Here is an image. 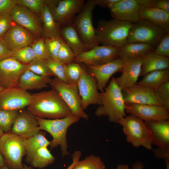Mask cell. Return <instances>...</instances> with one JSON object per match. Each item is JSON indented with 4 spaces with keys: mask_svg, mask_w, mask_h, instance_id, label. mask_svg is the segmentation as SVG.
I'll list each match as a JSON object with an SVG mask.
<instances>
[{
    "mask_svg": "<svg viewBox=\"0 0 169 169\" xmlns=\"http://www.w3.org/2000/svg\"><path fill=\"white\" fill-rule=\"evenodd\" d=\"M140 5L147 7L155 8L169 13V0H136Z\"/></svg>",
    "mask_w": 169,
    "mask_h": 169,
    "instance_id": "43",
    "label": "cell"
},
{
    "mask_svg": "<svg viewBox=\"0 0 169 169\" xmlns=\"http://www.w3.org/2000/svg\"><path fill=\"white\" fill-rule=\"evenodd\" d=\"M12 57L20 62L27 64L36 59L35 53L30 46H28L13 51Z\"/></svg>",
    "mask_w": 169,
    "mask_h": 169,
    "instance_id": "38",
    "label": "cell"
},
{
    "mask_svg": "<svg viewBox=\"0 0 169 169\" xmlns=\"http://www.w3.org/2000/svg\"><path fill=\"white\" fill-rule=\"evenodd\" d=\"M142 65L140 76L154 71L169 69V58L149 52L141 57Z\"/></svg>",
    "mask_w": 169,
    "mask_h": 169,
    "instance_id": "26",
    "label": "cell"
},
{
    "mask_svg": "<svg viewBox=\"0 0 169 169\" xmlns=\"http://www.w3.org/2000/svg\"><path fill=\"white\" fill-rule=\"evenodd\" d=\"M36 117L40 130L47 131L53 137L49 145L50 148L53 149L60 146L63 157L69 155L67 140V130L72 125L77 123L80 118L72 114L63 118L54 119Z\"/></svg>",
    "mask_w": 169,
    "mask_h": 169,
    "instance_id": "4",
    "label": "cell"
},
{
    "mask_svg": "<svg viewBox=\"0 0 169 169\" xmlns=\"http://www.w3.org/2000/svg\"><path fill=\"white\" fill-rule=\"evenodd\" d=\"M97 5L110 9L119 0H96Z\"/></svg>",
    "mask_w": 169,
    "mask_h": 169,
    "instance_id": "51",
    "label": "cell"
},
{
    "mask_svg": "<svg viewBox=\"0 0 169 169\" xmlns=\"http://www.w3.org/2000/svg\"><path fill=\"white\" fill-rule=\"evenodd\" d=\"M16 4V0H0V14L10 13Z\"/></svg>",
    "mask_w": 169,
    "mask_h": 169,
    "instance_id": "47",
    "label": "cell"
},
{
    "mask_svg": "<svg viewBox=\"0 0 169 169\" xmlns=\"http://www.w3.org/2000/svg\"><path fill=\"white\" fill-rule=\"evenodd\" d=\"M26 139L10 132L0 138V153L9 169H24L22 160L26 155Z\"/></svg>",
    "mask_w": 169,
    "mask_h": 169,
    "instance_id": "6",
    "label": "cell"
},
{
    "mask_svg": "<svg viewBox=\"0 0 169 169\" xmlns=\"http://www.w3.org/2000/svg\"><path fill=\"white\" fill-rule=\"evenodd\" d=\"M105 165L98 156L91 154L79 160L72 169H105Z\"/></svg>",
    "mask_w": 169,
    "mask_h": 169,
    "instance_id": "33",
    "label": "cell"
},
{
    "mask_svg": "<svg viewBox=\"0 0 169 169\" xmlns=\"http://www.w3.org/2000/svg\"><path fill=\"white\" fill-rule=\"evenodd\" d=\"M132 23L113 19L99 21L95 32L100 44L119 48L128 43Z\"/></svg>",
    "mask_w": 169,
    "mask_h": 169,
    "instance_id": "3",
    "label": "cell"
},
{
    "mask_svg": "<svg viewBox=\"0 0 169 169\" xmlns=\"http://www.w3.org/2000/svg\"><path fill=\"white\" fill-rule=\"evenodd\" d=\"M82 72L77 85L81 99V106L84 110L91 105H101L97 81L81 65Z\"/></svg>",
    "mask_w": 169,
    "mask_h": 169,
    "instance_id": "11",
    "label": "cell"
},
{
    "mask_svg": "<svg viewBox=\"0 0 169 169\" xmlns=\"http://www.w3.org/2000/svg\"><path fill=\"white\" fill-rule=\"evenodd\" d=\"M118 123L122 127L127 141L133 146H142L148 150L152 149L151 134L144 121L130 114L121 119Z\"/></svg>",
    "mask_w": 169,
    "mask_h": 169,
    "instance_id": "5",
    "label": "cell"
},
{
    "mask_svg": "<svg viewBox=\"0 0 169 169\" xmlns=\"http://www.w3.org/2000/svg\"><path fill=\"white\" fill-rule=\"evenodd\" d=\"M27 69L40 76L55 77L49 69L45 62L36 58L27 64Z\"/></svg>",
    "mask_w": 169,
    "mask_h": 169,
    "instance_id": "36",
    "label": "cell"
},
{
    "mask_svg": "<svg viewBox=\"0 0 169 169\" xmlns=\"http://www.w3.org/2000/svg\"><path fill=\"white\" fill-rule=\"evenodd\" d=\"M116 169H130V168L128 164H121L118 165Z\"/></svg>",
    "mask_w": 169,
    "mask_h": 169,
    "instance_id": "53",
    "label": "cell"
},
{
    "mask_svg": "<svg viewBox=\"0 0 169 169\" xmlns=\"http://www.w3.org/2000/svg\"><path fill=\"white\" fill-rule=\"evenodd\" d=\"M13 21L9 13L0 14V38L8 31Z\"/></svg>",
    "mask_w": 169,
    "mask_h": 169,
    "instance_id": "46",
    "label": "cell"
},
{
    "mask_svg": "<svg viewBox=\"0 0 169 169\" xmlns=\"http://www.w3.org/2000/svg\"><path fill=\"white\" fill-rule=\"evenodd\" d=\"M51 77L37 75L26 69L21 75L17 87L24 90H38L47 87Z\"/></svg>",
    "mask_w": 169,
    "mask_h": 169,
    "instance_id": "25",
    "label": "cell"
},
{
    "mask_svg": "<svg viewBox=\"0 0 169 169\" xmlns=\"http://www.w3.org/2000/svg\"><path fill=\"white\" fill-rule=\"evenodd\" d=\"M63 41L60 36L45 38L46 47L50 58L58 59V52Z\"/></svg>",
    "mask_w": 169,
    "mask_h": 169,
    "instance_id": "39",
    "label": "cell"
},
{
    "mask_svg": "<svg viewBox=\"0 0 169 169\" xmlns=\"http://www.w3.org/2000/svg\"><path fill=\"white\" fill-rule=\"evenodd\" d=\"M4 133V132L0 128V138L2 136V135H3V134Z\"/></svg>",
    "mask_w": 169,
    "mask_h": 169,
    "instance_id": "57",
    "label": "cell"
},
{
    "mask_svg": "<svg viewBox=\"0 0 169 169\" xmlns=\"http://www.w3.org/2000/svg\"><path fill=\"white\" fill-rule=\"evenodd\" d=\"M85 3L84 0H60L51 10L55 21L59 24L65 25L71 24L75 15L81 10Z\"/></svg>",
    "mask_w": 169,
    "mask_h": 169,
    "instance_id": "19",
    "label": "cell"
},
{
    "mask_svg": "<svg viewBox=\"0 0 169 169\" xmlns=\"http://www.w3.org/2000/svg\"><path fill=\"white\" fill-rule=\"evenodd\" d=\"M124 59L119 58L106 63L97 65H87L89 74L96 80L98 88L103 92L111 77L115 73L121 71Z\"/></svg>",
    "mask_w": 169,
    "mask_h": 169,
    "instance_id": "14",
    "label": "cell"
},
{
    "mask_svg": "<svg viewBox=\"0 0 169 169\" xmlns=\"http://www.w3.org/2000/svg\"><path fill=\"white\" fill-rule=\"evenodd\" d=\"M139 9L136 0H119L110 10L113 19L133 23L140 19Z\"/></svg>",
    "mask_w": 169,
    "mask_h": 169,
    "instance_id": "22",
    "label": "cell"
},
{
    "mask_svg": "<svg viewBox=\"0 0 169 169\" xmlns=\"http://www.w3.org/2000/svg\"><path fill=\"white\" fill-rule=\"evenodd\" d=\"M13 51L8 48L2 38H0V61L12 57Z\"/></svg>",
    "mask_w": 169,
    "mask_h": 169,
    "instance_id": "48",
    "label": "cell"
},
{
    "mask_svg": "<svg viewBox=\"0 0 169 169\" xmlns=\"http://www.w3.org/2000/svg\"><path fill=\"white\" fill-rule=\"evenodd\" d=\"M45 134L44 132L40 130L36 135L26 139V157L25 161L27 163L38 149L49 146L50 141L46 138Z\"/></svg>",
    "mask_w": 169,
    "mask_h": 169,
    "instance_id": "31",
    "label": "cell"
},
{
    "mask_svg": "<svg viewBox=\"0 0 169 169\" xmlns=\"http://www.w3.org/2000/svg\"><path fill=\"white\" fill-rule=\"evenodd\" d=\"M155 92L162 100L164 107L169 111V81L162 84L155 90Z\"/></svg>",
    "mask_w": 169,
    "mask_h": 169,
    "instance_id": "44",
    "label": "cell"
},
{
    "mask_svg": "<svg viewBox=\"0 0 169 169\" xmlns=\"http://www.w3.org/2000/svg\"><path fill=\"white\" fill-rule=\"evenodd\" d=\"M154 52L160 55L169 57V33H166L162 38Z\"/></svg>",
    "mask_w": 169,
    "mask_h": 169,
    "instance_id": "45",
    "label": "cell"
},
{
    "mask_svg": "<svg viewBox=\"0 0 169 169\" xmlns=\"http://www.w3.org/2000/svg\"><path fill=\"white\" fill-rule=\"evenodd\" d=\"M124 60L121 75L115 78L116 83L122 90L136 84L142 65L141 57H130Z\"/></svg>",
    "mask_w": 169,
    "mask_h": 169,
    "instance_id": "17",
    "label": "cell"
},
{
    "mask_svg": "<svg viewBox=\"0 0 169 169\" xmlns=\"http://www.w3.org/2000/svg\"><path fill=\"white\" fill-rule=\"evenodd\" d=\"M143 76L142 79L136 84L155 90L163 84L169 81V69L151 71Z\"/></svg>",
    "mask_w": 169,
    "mask_h": 169,
    "instance_id": "29",
    "label": "cell"
},
{
    "mask_svg": "<svg viewBox=\"0 0 169 169\" xmlns=\"http://www.w3.org/2000/svg\"><path fill=\"white\" fill-rule=\"evenodd\" d=\"M145 122L151 134L152 145L169 147V120Z\"/></svg>",
    "mask_w": 169,
    "mask_h": 169,
    "instance_id": "23",
    "label": "cell"
},
{
    "mask_svg": "<svg viewBox=\"0 0 169 169\" xmlns=\"http://www.w3.org/2000/svg\"><path fill=\"white\" fill-rule=\"evenodd\" d=\"M154 48L148 44L128 43L119 49L118 56L122 59L130 57H142L149 52L154 51Z\"/></svg>",
    "mask_w": 169,
    "mask_h": 169,
    "instance_id": "28",
    "label": "cell"
},
{
    "mask_svg": "<svg viewBox=\"0 0 169 169\" xmlns=\"http://www.w3.org/2000/svg\"><path fill=\"white\" fill-rule=\"evenodd\" d=\"M27 109L35 116L46 119L61 118L72 114L61 96L53 89L32 94Z\"/></svg>",
    "mask_w": 169,
    "mask_h": 169,
    "instance_id": "1",
    "label": "cell"
},
{
    "mask_svg": "<svg viewBox=\"0 0 169 169\" xmlns=\"http://www.w3.org/2000/svg\"><path fill=\"white\" fill-rule=\"evenodd\" d=\"M2 38L12 51L29 46L35 40L33 34L17 24H12Z\"/></svg>",
    "mask_w": 169,
    "mask_h": 169,
    "instance_id": "20",
    "label": "cell"
},
{
    "mask_svg": "<svg viewBox=\"0 0 169 169\" xmlns=\"http://www.w3.org/2000/svg\"><path fill=\"white\" fill-rule=\"evenodd\" d=\"M104 89L100 93L101 104L96 109L95 114L98 117L107 116L110 122L118 123L121 119L126 116L122 90L113 77Z\"/></svg>",
    "mask_w": 169,
    "mask_h": 169,
    "instance_id": "2",
    "label": "cell"
},
{
    "mask_svg": "<svg viewBox=\"0 0 169 169\" xmlns=\"http://www.w3.org/2000/svg\"><path fill=\"white\" fill-rule=\"evenodd\" d=\"M4 89V88L0 87V92H1Z\"/></svg>",
    "mask_w": 169,
    "mask_h": 169,
    "instance_id": "58",
    "label": "cell"
},
{
    "mask_svg": "<svg viewBox=\"0 0 169 169\" xmlns=\"http://www.w3.org/2000/svg\"><path fill=\"white\" fill-rule=\"evenodd\" d=\"M144 165L141 161H138L134 163L131 166V169H143Z\"/></svg>",
    "mask_w": 169,
    "mask_h": 169,
    "instance_id": "52",
    "label": "cell"
},
{
    "mask_svg": "<svg viewBox=\"0 0 169 169\" xmlns=\"http://www.w3.org/2000/svg\"><path fill=\"white\" fill-rule=\"evenodd\" d=\"M41 16L43 24V31L46 37L60 36L59 24L54 19L50 8L45 4Z\"/></svg>",
    "mask_w": 169,
    "mask_h": 169,
    "instance_id": "30",
    "label": "cell"
},
{
    "mask_svg": "<svg viewBox=\"0 0 169 169\" xmlns=\"http://www.w3.org/2000/svg\"><path fill=\"white\" fill-rule=\"evenodd\" d=\"M166 33L162 28L149 21L140 19L132 23L128 37V43L145 44L155 49Z\"/></svg>",
    "mask_w": 169,
    "mask_h": 169,
    "instance_id": "8",
    "label": "cell"
},
{
    "mask_svg": "<svg viewBox=\"0 0 169 169\" xmlns=\"http://www.w3.org/2000/svg\"><path fill=\"white\" fill-rule=\"evenodd\" d=\"M81 154V152L79 151H75L72 155V162L71 164L66 169H72L78 161L79 160ZM24 169H33L31 166H28L25 164H23Z\"/></svg>",
    "mask_w": 169,
    "mask_h": 169,
    "instance_id": "50",
    "label": "cell"
},
{
    "mask_svg": "<svg viewBox=\"0 0 169 169\" xmlns=\"http://www.w3.org/2000/svg\"><path fill=\"white\" fill-rule=\"evenodd\" d=\"M49 84L61 96L72 114L86 120L89 119L88 115L82 109L77 84H70L55 77L52 79Z\"/></svg>",
    "mask_w": 169,
    "mask_h": 169,
    "instance_id": "9",
    "label": "cell"
},
{
    "mask_svg": "<svg viewBox=\"0 0 169 169\" xmlns=\"http://www.w3.org/2000/svg\"><path fill=\"white\" fill-rule=\"evenodd\" d=\"M55 160L47 147H43L38 149L27 163L33 167L42 169L53 163Z\"/></svg>",
    "mask_w": 169,
    "mask_h": 169,
    "instance_id": "32",
    "label": "cell"
},
{
    "mask_svg": "<svg viewBox=\"0 0 169 169\" xmlns=\"http://www.w3.org/2000/svg\"><path fill=\"white\" fill-rule=\"evenodd\" d=\"M32 94L18 87L4 89L0 92V109L21 110L29 104Z\"/></svg>",
    "mask_w": 169,
    "mask_h": 169,
    "instance_id": "13",
    "label": "cell"
},
{
    "mask_svg": "<svg viewBox=\"0 0 169 169\" xmlns=\"http://www.w3.org/2000/svg\"><path fill=\"white\" fill-rule=\"evenodd\" d=\"M125 111L144 122L168 120L169 112L163 106L153 104H125Z\"/></svg>",
    "mask_w": 169,
    "mask_h": 169,
    "instance_id": "15",
    "label": "cell"
},
{
    "mask_svg": "<svg viewBox=\"0 0 169 169\" xmlns=\"http://www.w3.org/2000/svg\"><path fill=\"white\" fill-rule=\"evenodd\" d=\"M61 33L64 41L72 50L76 56L87 50L73 24L65 25Z\"/></svg>",
    "mask_w": 169,
    "mask_h": 169,
    "instance_id": "27",
    "label": "cell"
},
{
    "mask_svg": "<svg viewBox=\"0 0 169 169\" xmlns=\"http://www.w3.org/2000/svg\"><path fill=\"white\" fill-rule=\"evenodd\" d=\"M119 49L108 46L97 45L76 56L74 62L87 65L102 64L119 58Z\"/></svg>",
    "mask_w": 169,
    "mask_h": 169,
    "instance_id": "10",
    "label": "cell"
},
{
    "mask_svg": "<svg viewBox=\"0 0 169 169\" xmlns=\"http://www.w3.org/2000/svg\"><path fill=\"white\" fill-rule=\"evenodd\" d=\"M27 69V64L13 57L0 61V87L7 89L17 87L21 75Z\"/></svg>",
    "mask_w": 169,
    "mask_h": 169,
    "instance_id": "12",
    "label": "cell"
},
{
    "mask_svg": "<svg viewBox=\"0 0 169 169\" xmlns=\"http://www.w3.org/2000/svg\"><path fill=\"white\" fill-rule=\"evenodd\" d=\"M166 163V169H169V160H165Z\"/></svg>",
    "mask_w": 169,
    "mask_h": 169,
    "instance_id": "55",
    "label": "cell"
},
{
    "mask_svg": "<svg viewBox=\"0 0 169 169\" xmlns=\"http://www.w3.org/2000/svg\"><path fill=\"white\" fill-rule=\"evenodd\" d=\"M0 169H9L8 167L6 165H5L4 166L0 167Z\"/></svg>",
    "mask_w": 169,
    "mask_h": 169,
    "instance_id": "56",
    "label": "cell"
},
{
    "mask_svg": "<svg viewBox=\"0 0 169 169\" xmlns=\"http://www.w3.org/2000/svg\"><path fill=\"white\" fill-rule=\"evenodd\" d=\"M44 61L49 69L55 77L64 82L68 84L65 74V64L58 59H54L50 57Z\"/></svg>",
    "mask_w": 169,
    "mask_h": 169,
    "instance_id": "35",
    "label": "cell"
},
{
    "mask_svg": "<svg viewBox=\"0 0 169 169\" xmlns=\"http://www.w3.org/2000/svg\"><path fill=\"white\" fill-rule=\"evenodd\" d=\"M6 165L3 156L0 153V167H2Z\"/></svg>",
    "mask_w": 169,
    "mask_h": 169,
    "instance_id": "54",
    "label": "cell"
},
{
    "mask_svg": "<svg viewBox=\"0 0 169 169\" xmlns=\"http://www.w3.org/2000/svg\"><path fill=\"white\" fill-rule=\"evenodd\" d=\"M76 56L70 47L63 41L58 55V59L65 64L74 62Z\"/></svg>",
    "mask_w": 169,
    "mask_h": 169,
    "instance_id": "40",
    "label": "cell"
},
{
    "mask_svg": "<svg viewBox=\"0 0 169 169\" xmlns=\"http://www.w3.org/2000/svg\"><path fill=\"white\" fill-rule=\"evenodd\" d=\"M97 5L96 0L85 2L73 24L87 50L100 44L92 21L93 11Z\"/></svg>",
    "mask_w": 169,
    "mask_h": 169,
    "instance_id": "7",
    "label": "cell"
},
{
    "mask_svg": "<svg viewBox=\"0 0 169 169\" xmlns=\"http://www.w3.org/2000/svg\"><path fill=\"white\" fill-rule=\"evenodd\" d=\"M9 14L13 21L32 33L38 34L41 32L42 29L38 19L27 8L17 4Z\"/></svg>",
    "mask_w": 169,
    "mask_h": 169,
    "instance_id": "21",
    "label": "cell"
},
{
    "mask_svg": "<svg viewBox=\"0 0 169 169\" xmlns=\"http://www.w3.org/2000/svg\"><path fill=\"white\" fill-rule=\"evenodd\" d=\"M30 46L35 53L36 59L44 61L50 57L46 47L45 39L41 38Z\"/></svg>",
    "mask_w": 169,
    "mask_h": 169,
    "instance_id": "41",
    "label": "cell"
},
{
    "mask_svg": "<svg viewBox=\"0 0 169 169\" xmlns=\"http://www.w3.org/2000/svg\"><path fill=\"white\" fill-rule=\"evenodd\" d=\"M152 151L156 158L169 160V147H158Z\"/></svg>",
    "mask_w": 169,
    "mask_h": 169,
    "instance_id": "49",
    "label": "cell"
},
{
    "mask_svg": "<svg viewBox=\"0 0 169 169\" xmlns=\"http://www.w3.org/2000/svg\"><path fill=\"white\" fill-rule=\"evenodd\" d=\"M125 104H153L163 106L162 100L151 88L136 84L122 90Z\"/></svg>",
    "mask_w": 169,
    "mask_h": 169,
    "instance_id": "16",
    "label": "cell"
},
{
    "mask_svg": "<svg viewBox=\"0 0 169 169\" xmlns=\"http://www.w3.org/2000/svg\"><path fill=\"white\" fill-rule=\"evenodd\" d=\"M17 4L24 6L40 16L44 1L41 0H16Z\"/></svg>",
    "mask_w": 169,
    "mask_h": 169,
    "instance_id": "42",
    "label": "cell"
},
{
    "mask_svg": "<svg viewBox=\"0 0 169 169\" xmlns=\"http://www.w3.org/2000/svg\"><path fill=\"white\" fill-rule=\"evenodd\" d=\"M82 70L81 66L79 63L73 62L65 64V74L68 84L71 85L77 84Z\"/></svg>",
    "mask_w": 169,
    "mask_h": 169,
    "instance_id": "37",
    "label": "cell"
},
{
    "mask_svg": "<svg viewBox=\"0 0 169 169\" xmlns=\"http://www.w3.org/2000/svg\"><path fill=\"white\" fill-rule=\"evenodd\" d=\"M19 111L0 109V128L4 132H11Z\"/></svg>",
    "mask_w": 169,
    "mask_h": 169,
    "instance_id": "34",
    "label": "cell"
},
{
    "mask_svg": "<svg viewBox=\"0 0 169 169\" xmlns=\"http://www.w3.org/2000/svg\"><path fill=\"white\" fill-rule=\"evenodd\" d=\"M139 17L160 27L166 33H169V13L165 11L140 5Z\"/></svg>",
    "mask_w": 169,
    "mask_h": 169,
    "instance_id": "24",
    "label": "cell"
},
{
    "mask_svg": "<svg viewBox=\"0 0 169 169\" xmlns=\"http://www.w3.org/2000/svg\"><path fill=\"white\" fill-rule=\"evenodd\" d=\"M40 130L36 117L27 110L19 111L10 132L26 139Z\"/></svg>",
    "mask_w": 169,
    "mask_h": 169,
    "instance_id": "18",
    "label": "cell"
}]
</instances>
